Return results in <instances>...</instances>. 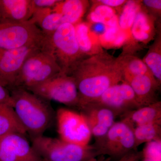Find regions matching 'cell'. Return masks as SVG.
Returning <instances> with one entry per match:
<instances>
[{"label": "cell", "mask_w": 161, "mask_h": 161, "mask_svg": "<svg viewBox=\"0 0 161 161\" xmlns=\"http://www.w3.org/2000/svg\"><path fill=\"white\" fill-rule=\"evenodd\" d=\"M71 75L77 85L80 110L124 80L118 58L105 51L81 60Z\"/></svg>", "instance_id": "6da1fadb"}, {"label": "cell", "mask_w": 161, "mask_h": 161, "mask_svg": "<svg viewBox=\"0 0 161 161\" xmlns=\"http://www.w3.org/2000/svg\"><path fill=\"white\" fill-rule=\"evenodd\" d=\"M12 108L26 133L32 138L43 135L51 125L53 111L46 100L22 88H9Z\"/></svg>", "instance_id": "7a4b0ae2"}, {"label": "cell", "mask_w": 161, "mask_h": 161, "mask_svg": "<svg viewBox=\"0 0 161 161\" xmlns=\"http://www.w3.org/2000/svg\"><path fill=\"white\" fill-rule=\"evenodd\" d=\"M47 36L48 47L60 67V73L71 75L78 64L87 58L78 45L75 25L64 23Z\"/></svg>", "instance_id": "3957f363"}, {"label": "cell", "mask_w": 161, "mask_h": 161, "mask_svg": "<svg viewBox=\"0 0 161 161\" xmlns=\"http://www.w3.org/2000/svg\"><path fill=\"white\" fill-rule=\"evenodd\" d=\"M31 145L47 161H95L98 155L94 146H79L43 135L32 138Z\"/></svg>", "instance_id": "277c9868"}, {"label": "cell", "mask_w": 161, "mask_h": 161, "mask_svg": "<svg viewBox=\"0 0 161 161\" xmlns=\"http://www.w3.org/2000/svg\"><path fill=\"white\" fill-rule=\"evenodd\" d=\"M60 69L46 43L31 56L23 64L13 86L29 90L60 74Z\"/></svg>", "instance_id": "5b68a950"}, {"label": "cell", "mask_w": 161, "mask_h": 161, "mask_svg": "<svg viewBox=\"0 0 161 161\" xmlns=\"http://www.w3.org/2000/svg\"><path fill=\"white\" fill-rule=\"evenodd\" d=\"M28 91L44 100L79 108L78 89L75 78L71 75L60 73Z\"/></svg>", "instance_id": "8992f818"}, {"label": "cell", "mask_w": 161, "mask_h": 161, "mask_svg": "<svg viewBox=\"0 0 161 161\" xmlns=\"http://www.w3.org/2000/svg\"><path fill=\"white\" fill-rule=\"evenodd\" d=\"M56 117L59 138L79 146L89 145L92 135L86 118L81 112L60 108Z\"/></svg>", "instance_id": "52a82bcc"}, {"label": "cell", "mask_w": 161, "mask_h": 161, "mask_svg": "<svg viewBox=\"0 0 161 161\" xmlns=\"http://www.w3.org/2000/svg\"><path fill=\"white\" fill-rule=\"evenodd\" d=\"M46 35L29 21L23 23L0 22V50L19 48L44 40Z\"/></svg>", "instance_id": "ba28073f"}, {"label": "cell", "mask_w": 161, "mask_h": 161, "mask_svg": "<svg viewBox=\"0 0 161 161\" xmlns=\"http://www.w3.org/2000/svg\"><path fill=\"white\" fill-rule=\"evenodd\" d=\"M98 155L121 156L135 150L133 129L123 120L115 122L106 134L95 145Z\"/></svg>", "instance_id": "9c48e42d"}, {"label": "cell", "mask_w": 161, "mask_h": 161, "mask_svg": "<svg viewBox=\"0 0 161 161\" xmlns=\"http://www.w3.org/2000/svg\"><path fill=\"white\" fill-rule=\"evenodd\" d=\"M87 106L107 108L112 110L116 116L123 115L130 111L140 108L136 101V97L132 88L128 82L124 80L111 86L99 98L84 107Z\"/></svg>", "instance_id": "30bf717a"}, {"label": "cell", "mask_w": 161, "mask_h": 161, "mask_svg": "<svg viewBox=\"0 0 161 161\" xmlns=\"http://www.w3.org/2000/svg\"><path fill=\"white\" fill-rule=\"evenodd\" d=\"M46 40V36L44 40L40 42L13 49L0 50V76L6 81L8 88L13 86L26 60L35 53L43 49Z\"/></svg>", "instance_id": "8fae6325"}, {"label": "cell", "mask_w": 161, "mask_h": 161, "mask_svg": "<svg viewBox=\"0 0 161 161\" xmlns=\"http://www.w3.org/2000/svg\"><path fill=\"white\" fill-rule=\"evenodd\" d=\"M25 135L10 132L0 136V161H40Z\"/></svg>", "instance_id": "7c38bea8"}, {"label": "cell", "mask_w": 161, "mask_h": 161, "mask_svg": "<svg viewBox=\"0 0 161 161\" xmlns=\"http://www.w3.org/2000/svg\"><path fill=\"white\" fill-rule=\"evenodd\" d=\"M81 110L86 118L92 135L97 140L103 137L115 123L116 115L107 108L87 106Z\"/></svg>", "instance_id": "4fadbf2b"}, {"label": "cell", "mask_w": 161, "mask_h": 161, "mask_svg": "<svg viewBox=\"0 0 161 161\" xmlns=\"http://www.w3.org/2000/svg\"><path fill=\"white\" fill-rule=\"evenodd\" d=\"M124 80L132 88L140 108L158 101L157 92L160 84L153 75H136Z\"/></svg>", "instance_id": "5bb4252c"}, {"label": "cell", "mask_w": 161, "mask_h": 161, "mask_svg": "<svg viewBox=\"0 0 161 161\" xmlns=\"http://www.w3.org/2000/svg\"><path fill=\"white\" fill-rule=\"evenodd\" d=\"M34 9L32 0H0V22H26Z\"/></svg>", "instance_id": "9a60e30c"}, {"label": "cell", "mask_w": 161, "mask_h": 161, "mask_svg": "<svg viewBox=\"0 0 161 161\" xmlns=\"http://www.w3.org/2000/svg\"><path fill=\"white\" fill-rule=\"evenodd\" d=\"M155 20V18L149 14L142 4L131 28V36L133 40L145 44L152 40L156 31Z\"/></svg>", "instance_id": "2e32d148"}, {"label": "cell", "mask_w": 161, "mask_h": 161, "mask_svg": "<svg viewBox=\"0 0 161 161\" xmlns=\"http://www.w3.org/2000/svg\"><path fill=\"white\" fill-rule=\"evenodd\" d=\"M123 115L122 120L132 129L147 124H161V102L158 101L149 105L141 107Z\"/></svg>", "instance_id": "e0dca14e"}, {"label": "cell", "mask_w": 161, "mask_h": 161, "mask_svg": "<svg viewBox=\"0 0 161 161\" xmlns=\"http://www.w3.org/2000/svg\"><path fill=\"white\" fill-rule=\"evenodd\" d=\"M75 26L78 45L86 56L90 57L104 51L101 45L99 36L91 29L90 23L80 22Z\"/></svg>", "instance_id": "ac0fdd59"}, {"label": "cell", "mask_w": 161, "mask_h": 161, "mask_svg": "<svg viewBox=\"0 0 161 161\" xmlns=\"http://www.w3.org/2000/svg\"><path fill=\"white\" fill-rule=\"evenodd\" d=\"M89 6L88 1L65 0L59 1L52 10L61 15L64 23L75 25L80 22Z\"/></svg>", "instance_id": "d6986e66"}, {"label": "cell", "mask_w": 161, "mask_h": 161, "mask_svg": "<svg viewBox=\"0 0 161 161\" xmlns=\"http://www.w3.org/2000/svg\"><path fill=\"white\" fill-rule=\"evenodd\" d=\"M29 21L40 26V30L47 35L53 33L64 24L61 15L49 8H35Z\"/></svg>", "instance_id": "ffe728a7"}, {"label": "cell", "mask_w": 161, "mask_h": 161, "mask_svg": "<svg viewBox=\"0 0 161 161\" xmlns=\"http://www.w3.org/2000/svg\"><path fill=\"white\" fill-rule=\"evenodd\" d=\"M92 2L94 4L88 16L89 23H101L107 27L119 26L118 16L115 9L98 3L96 1Z\"/></svg>", "instance_id": "44dd1931"}, {"label": "cell", "mask_w": 161, "mask_h": 161, "mask_svg": "<svg viewBox=\"0 0 161 161\" xmlns=\"http://www.w3.org/2000/svg\"><path fill=\"white\" fill-rule=\"evenodd\" d=\"M117 58L122 71L124 80L136 75H153L142 60L137 57L127 53Z\"/></svg>", "instance_id": "7402d4cb"}, {"label": "cell", "mask_w": 161, "mask_h": 161, "mask_svg": "<svg viewBox=\"0 0 161 161\" xmlns=\"http://www.w3.org/2000/svg\"><path fill=\"white\" fill-rule=\"evenodd\" d=\"M10 132H26L18 119L12 107L0 104V136Z\"/></svg>", "instance_id": "603a6c76"}, {"label": "cell", "mask_w": 161, "mask_h": 161, "mask_svg": "<svg viewBox=\"0 0 161 161\" xmlns=\"http://www.w3.org/2000/svg\"><path fill=\"white\" fill-rule=\"evenodd\" d=\"M142 6L141 1H127L118 17L119 27L126 35L128 41L132 40L131 28L136 14Z\"/></svg>", "instance_id": "cb8c5ba5"}, {"label": "cell", "mask_w": 161, "mask_h": 161, "mask_svg": "<svg viewBox=\"0 0 161 161\" xmlns=\"http://www.w3.org/2000/svg\"><path fill=\"white\" fill-rule=\"evenodd\" d=\"M160 84L161 82V40L158 36L142 59Z\"/></svg>", "instance_id": "d4e9b609"}, {"label": "cell", "mask_w": 161, "mask_h": 161, "mask_svg": "<svg viewBox=\"0 0 161 161\" xmlns=\"http://www.w3.org/2000/svg\"><path fill=\"white\" fill-rule=\"evenodd\" d=\"M136 149L141 145L161 140V124H151L136 127L133 129Z\"/></svg>", "instance_id": "484cf974"}, {"label": "cell", "mask_w": 161, "mask_h": 161, "mask_svg": "<svg viewBox=\"0 0 161 161\" xmlns=\"http://www.w3.org/2000/svg\"><path fill=\"white\" fill-rule=\"evenodd\" d=\"M99 37L102 47L108 48L119 47L128 41L126 35L121 30L119 26L106 27L104 33Z\"/></svg>", "instance_id": "4316f807"}, {"label": "cell", "mask_w": 161, "mask_h": 161, "mask_svg": "<svg viewBox=\"0 0 161 161\" xmlns=\"http://www.w3.org/2000/svg\"><path fill=\"white\" fill-rule=\"evenodd\" d=\"M142 154L144 158L153 161H161V140L146 144Z\"/></svg>", "instance_id": "83f0119b"}, {"label": "cell", "mask_w": 161, "mask_h": 161, "mask_svg": "<svg viewBox=\"0 0 161 161\" xmlns=\"http://www.w3.org/2000/svg\"><path fill=\"white\" fill-rule=\"evenodd\" d=\"M8 88L0 84V104L12 107L13 100Z\"/></svg>", "instance_id": "f1b7e54d"}, {"label": "cell", "mask_w": 161, "mask_h": 161, "mask_svg": "<svg viewBox=\"0 0 161 161\" xmlns=\"http://www.w3.org/2000/svg\"><path fill=\"white\" fill-rule=\"evenodd\" d=\"M144 7L158 15H160L161 11V0H145L141 1Z\"/></svg>", "instance_id": "f546056e"}, {"label": "cell", "mask_w": 161, "mask_h": 161, "mask_svg": "<svg viewBox=\"0 0 161 161\" xmlns=\"http://www.w3.org/2000/svg\"><path fill=\"white\" fill-rule=\"evenodd\" d=\"M59 0H32L35 8H53Z\"/></svg>", "instance_id": "4dcf8cb0"}, {"label": "cell", "mask_w": 161, "mask_h": 161, "mask_svg": "<svg viewBox=\"0 0 161 161\" xmlns=\"http://www.w3.org/2000/svg\"><path fill=\"white\" fill-rule=\"evenodd\" d=\"M98 3L111 8H118L123 6L127 1L125 0H99L96 1Z\"/></svg>", "instance_id": "1f68e13d"}, {"label": "cell", "mask_w": 161, "mask_h": 161, "mask_svg": "<svg viewBox=\"0 0 161 161\" xmlns=\"http://www.w3.org/2000/svg\"><path fill=\"white\" fill-rule=\"evenodd\" d=\"M0 84L6 86V87H8V84H7L6 81H5L1 76H0Z\"/></svg>", "instance_id": "d6a6232c"}, {"label": "cell", "mask_w": 161, "mask_h": 161, "mask_svg": "<svg viewBox=\"0 0 161 161\" xmlns=\"http://www.w3.org/2000/svg\"><path fill=\"white\" fill-rule=\"evenodd\" d=\"M143 161H153L150 160H149V159H147L144 158V160H143Z\"/></svg>", "instance_id": "836d02e7"}]
</instances>
